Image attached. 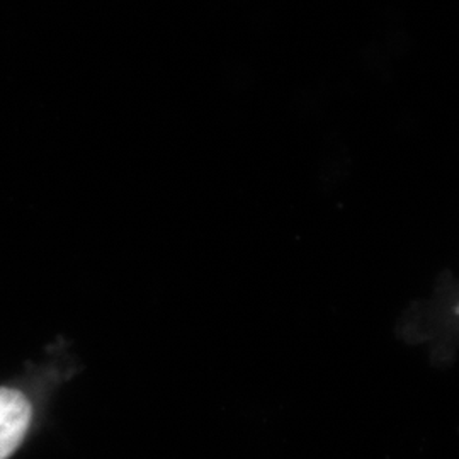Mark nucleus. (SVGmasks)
<instances>
[{
	"mask_svg": "<svg viewBox=\"0 0 459 459\" xmlns=\"http://www.w3.org/2000/svg\"><path fill=\"white\" fill-rule=\"evenodd\" d=\"M82 362L64 335L49 342L41 358L26 362L14 375L0 381V459H14L45 426L55 398Z\"/></svg>",
	"mask_w": 459,
	"mask_h": 459,
	"instance_id": "obj_1",
	"label": "nucleus"
},
{
	"mask_svg": "<svg viewBox=\"0 0 459 459\" xmlns=\"http://www.w3.org/2000/svg\"><path fill=\"white\" fill-rule=\"evenodd\" d=\"M458 284L451 273L437 279L434 296L429 301L411 303L398 324V335L411 342H432V362L437 366L451 364L458 341Z\"/></svg>",
	"mask_w": 459,
	"mask_h": 459,
	"instance_id": "obj_2",
	"label": "nucleus"
}]
</instances>
